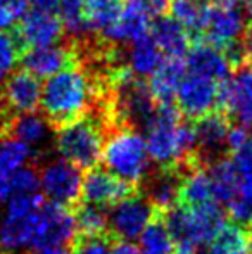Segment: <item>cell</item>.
Segmentation results:
<instances>
[{
	"instance_id": "e0dca14e",
	"label": "cell",
	"mask_w": 252,
	"mask_h": 254,
	"mask_svg": "<svg viewBox=\"0 0 252 254\" xmlns=\"http://www.w3.org/2000/svg\"><path fill=\"white\" fill-rule=\"evenodd\" d=\"M183 61H185L187 73L211 78L218 83H223L230 76V69H232L226 54L207 42H199L194 47H190Z\"/></svg>"
},
{
	"instance_id": "d4e9b609",
	"label": "cell",
	"mask_w": 252,
	"mask_h": 254,
	"mask_svg": "<svg viewBox=\"0 0 252 254\" xmlns=\"http://www.w3.org/2000/svg\"><path fill=\"white\" fill-rule=\"evenodd\" d=\"M140 254H175L176 239L166 225L164 218H152L138 237Z\"/></svg>"
},
{
	"instance_id": "8992f818",
	"label": "cell",
	"mask_w": 252,
	"mask_h": 254,
	"mask_svg": "<svg viewBox=\"0 0 252 254\" xmlns=\"http://www.w3.org/2000/svg\"><path fill=\"white\" fill-rule=\"evenodd\" d=\"M164 221L171 230L173 237L182 246L201 248L211 244L212 239L225 225V216L219 204H205V206H175L164 213Z\"/></svg>"
},
{
	"instance_id": "7402d4cb",
	"label": "cell",
	"mask_w": 252,
	"mask_h": 254,
	"mask_svg": "<svg viewBox=\"0 0 252 254\" xmlns=\"http://www.w3.org/2000/svg\"><path fill=\"white\" fill-rule=\"evenodd\" d=\"M185 61L176 57H166L159 67L149 76V90L157 104H173L176 92L185 76Z\"/></svg>"
},
{
	"instance_id": "60d3db41",
	"label": "cell",
	"mask_w": 252,
	"mask_h": 254,
	"mask_svg": "<svg viewBox=\"0 0 252 254\" xmlns=\"http://www.w3.org/2000/svg\"><path fill=\"white\" fill-rule=\"evenodd\" d=\"M175 254H197V253H195V248H190V246H180V249H176Z\"/></svg>"
},
{
	"instance_id": "d6986e66",
	"label": "cell",
	"mask_w": 252,
	"mask_h": 254,
	"mask_svg": "<svg viewBox=\"0 0 252 254\" xmlns=\"http://www.w3.org/2000/svg\"><path fill=\"white\" fill-rule=\"evenodd\" d=\"M214 189H212L211 175L207 168L202 166L199 161H194L185 166V173L180 182V202L182 206H205L214 204ZM218 204V202H216Z\"/></svg>"
},
{
	"instance_id": "30bf717a",
	"label": "cell",
	"mask_w": 252,
	"mask_h": 254,
	"mask_svg": "<svg viewBox=\"0 0 252 254\" xmlns=\"http://www.w3.org/2000/svg\"><path fill=\"white\" fill-rule=\"evenodd\" d=\"M155 216L154 207L145 195L130 194L119 202L112 204L107 213L109 230L118 241H135L140 237L144 228Z\"/></svg>"
},
{
	"instance_id": "d590c367",
	"label": "cell",
	"mask_w": 252,
	"mask_h": 254,
	"mask_svg": "<svg viewBox=\"0 0 252 254\" xmlns=\"http://www.w3.org/2000/svg\"><path fill=\"white\" fill-rule=\"evenodd\" d=\"M16 19H17V16L12 12V9L7 5L5 0H0V31H2L3 28L10 26Z\"/></svg>"
},
{
	"instance_id": "8fae6325",
	"label": "cell",
	"mask_w": 252,
	"mask_h": 254,
	"mask_svg": "<svg viewBox=\"0 0 252 254\" xmlns=\"http://www.w3.org/2000/svg\"><path fill=\"white\" fill-rule=\"evenodd\" d=\"M219 87L221 83L211 78L185 73L175 97L178 111L192 120H199L212 113L219 104Z\"/></svg>"
},
{
	"instance_id": "ba28073f",
	"label": "cell",
	"mask_w": 252,
	"mask_h": 254,
	"mask_svg": "<svg viewBox=\"0 0 252 254\" xmlns=\"http://www.w3.org/2000/svg\"><path fill=\"white\" fill-rule=\"evenodd\" d=\"M40 173V190L49 202L74 206L80 202L83 190V173L69 161L52 159L44 164Z\"/></svg>"
},
{
	"instance_id": "f1b7e54d",
	"label": "cell",
	"mask_w": 252,
	"mask_h": 254,
	"mask_svg": "<svg viewBox=\"0 0 252 254\" xmlns=\"http://www.w3.org/2000/svg\"><path fill=\"white\" fill-rule=\"evenodd\" d=\"M247 234L242 225H223L211 242V249L218 254H239L246 251Z\"/></svg>"
},
{
	"instance_id": "ac0fdd59",
	"label": "cell",
	"mask_w": 252,
	"mask_h": 254,
	"mask_svg": "<svg viewBox=\"0 0 252 254\" xmlns=\"http://www.w3.org/2000/svg\"><path fill=\"white\" fill-rule=\"evenodd\" d=\"M180 182L182 175L176 168H161V171L145 178V199L155 213H168L180 202Z\"/></svg>"
},
{
	"instance_id": "4dcf8cb0",
	"label": "cell",
	"mask_w": 252,
	"mask_h": 254,
	"mask_svg": "<svg viewBox=\"0 0 252 254\" xmlns=\"http://www.w3.org/2000/svg\"><path fill=\"white\" fill-rule=\"evenodd\" d=\"M23 47L14 33L0 31V83L7 80L19 63Z\"/></svg>"
},
{
	"instance_id": "5bb4252c",
	"label": "cell",
	"mask_w": 252,
	"mask_h": 254,
	"mask_svg": "<svg viewBox=\"0 0 252 254\" xmlns=\"http://www.w3.org/2000/svg\"><path fill=\"white\" fill-rule=\"evenodd\" d=\"M230 121L221 113H209L199 118L194 127L195 133V156L201 161H216L228 149Z\"/></svg>"
},
{
	"instance_id": "f546056e",
	"label": "cell",
	"mask_w": 252,
	"mask_h": 254,
	"mask_svg": "<svg viewBox=\"0 0 252 254\" xmlns=\"http://www.w3.org/2000/svg\"><path fill=\"white\" fill-rule=\"evenodd\" d=\"M87 0H57L59 14L64 24V30L74 38L83 40L88 33L83 19V5Z\"/></svg>"
},
{
	"instance_id": "7c38bea8",
	"label": "cell",
	"mask_w": 252,
	"mask_h": 254,
	"mask_svg": "<svg viewBox=\"0 0 252 254\" xmlns=\"http://www.w3.org/2000/svg\"><path fill=\"white\" fill-rule=\"evenodd\" d=\"M219 106L244 125L252 123V64H240L219 87Z\"/></svg>"
},
{
	"instance_id": "484cf974",
	"label": "cell",
	"mask_w": 252,
	"mask_h": 254,
	"mask_svg": "<svg viewBox=\"0 0 252 254\" xmlns=\"http://www.w3.org/2000/svg\"><path fill=\"white\" fill-rule=\"evenodd\" d=\"M171 17L178 21L190 35H202L207 3L202 0H171Z\"/></svg>"
},
{
	"instance_id": "74e56055",
	"label": "cell",
	"mask_w": 252,
	"mask_h": 254,
	"mask_svg": "<svg viewBox=\"0 0 252 254\" xmlns=\"http://www.w3.org/2000/svg\"><path fill=\"white\" fill-rule=\"evenodd\" d=\"M240 45H242L244 57L252 64V26L249 30L244 31V37H242V40H240Z\"/></svg>"
},
{
	"instance_id": "ab89813d",
	"label": "cell",
	"mask_w": 252,
	"mask_h": 254,
	"mask_svg": "<svg viewBox=\"0 0 252 254\" xmlns=\"http://www.w3.org/2000/svg\"><path fill=\"white\" fill-rule=\"evenodd\" d=\"M244 12H246V19H249L252 24V0H246V3H244Z\"/></svg>"
},
{
	"instance_id": "ee69618b",
	"label": "cell",
	"mask_w": 252,
	"mask_h": 254,
	"mask_svg": "<svg viewBox=\"0 0 252 254\" xmlns=\"http://www.w3.org/2000/svg\"><path fill=\"white\" fill-rule=\"evenodd\" d=\"M249 127H251V131H252V123H251V125H249Z\"/></svg>"
},
{
	"instance_id": "2e32d148",
	"label": "cell",
	"mask_w": 252,
	"mask_h": 254,
	"mask_svg": "<svg viewBox=\"0 0 252 254\" xmlns=\"http://www.w3.org/2000/svg\"><path fill=\"white\" fill-rule=\"evenodd\" d=\"M133 194V187L121 178L114 177L107 170L92 168L83 177V190L81 197L85 202L95 204L101 207H111L112 204Z\"/></svg>"
},
{
	"instance_id": "7bdbcfd3",
	"label": "cell",
	"mask_w": 252,
	"mask_h": 254,
	"mask_svg": "<svg viewBox=\"0 0 252 254\" xmlns=\"http://www.w3.org/2000/svg\"><path fill=\"white\" fill-rule=\"evenodd\" d=\"M239 254H252V253H246V251H242V253H239Z\"/></svg>"
},
{
	"instance_id": "1f68e13d",
	"label": "cell",
	"mask_w": 252,
	"mask_h": 254,
	"mask_svg": "<svg viewBox=\"0 0 252 254\" xmlns=\"http://www.w3.org/2000/svg\"><path fill=\"white\" fill-rule=\"evenodd\" d=\"M111 244L104 235L101 237H83L73 246V254H109Z\"/></svg>"
},
{
	"instance_id": "83f0119b",
	"label": "cell",
	"mask_w": 252,
	"mask_h": 254,
	"mask_svg": "<svg viewBox=\"0 0 252 254\" xmlns=\"http://www.w3.org/2000/svg\"><path fill=\"white\" fill-rule=\"evenodd\" d=\"M74 220H76L78 235H83V237H101L109 230L107 211L105 207L95 206V204H80L74 213Z\"/></svg>"
},
{
	"instance_id": "44dd1931",
	"label": "cell",
	"mask_w": 252,
	"mask_h": 254,
	"mask_svg": "<svg viewBox=\"0 0 252 254\" xmlns=\"http://www.w3.org/2000/svg\"><path fill=\"white\" fill-rule=\"evenodd\" d=\"M149 35L166 57L183 59L190 49L192 35L173 17L161 16L154 19Z\"/></svg>"
},
{
	"instance_id": "4fadbf2b",
	"label": "cell",
	"mask_w": 252,
	"mask_h": 254,
	"mask_svg": "<svg viewBox=\"0 0 252 254\" xmlns=\"http://www.w3.org/2000/svg\"><path fill=\"white\" fill-rule=\"evenodd\" d=\"M78 47L69 44H54L45 45V47H33L26 49L21 54V61L28 73L33 76L40 78H50L55 73L66 69L69 66L78 64Z\"/></svg>"
},
{
	"instance_id": "52a82bcc",
	"label": "cell",
	"mask_w": 252,
	"mask_h": 254,
	"mask_svg": "<svg viewBox=\"0 0 252 254\" xmlns=\"http://www.w3.org/2000/svg\"><path fill=\"white\" fill-rule=\"evenodd\" d=\"M246 21L242 0H212L205 9V24L201 37L225 52L240 44Z\"/></svg>"
},
{
	"instance_id": "ffe728a7",
	"label": "cell",
	"mask_w": 252,
	"mask_h": 254,
	"mask_svg": "<svg viewBox=\"0 0 252 254\" xmlns=\"http://www.w3.org/2000/svg\"><path fill=\"white\" fill-rule=\"evenodd\" d=\"M50 121L42 114H37L35 111L33 113L12 114L3 127V133L17 138L31 149L42 147L47 144L50 138Z\"/></svg>"
},
{
	"instance_id": "b9f144b4",
	"label": "cell",
	"mask_w": 252,
	"mask_h": 254,
	"mask_svg": "<svg viewBox=\"0 0 252 254\" xmlns=\"http://www.w3.org/2000/svg\"><path fill=\"white\" fill-rule=\"evenodd\" d=\"M247 242L251 244V249H252V230H251V234L247 235Z\"/></svg>"
},
{
	"instance_id": "7a4b0ae2",
	"label": "cell",
	"mask_w": 252,
	"mask_h": 254,
	"mask_svg": "<svg viewBox=\"0 0 252 254\" xmlns=\"http://www.w3.org/2000/svg\"><path fill=\"white\" fill-rule=\"evenodd\" d=\"M101 90H104V87H99L95 73L83 69L80 64L66 67L47 78L45 85H42L40 106L44 116L52 127L69 123L87 114Z\"/></svg>"
},
{
	"instance_id": "8d00e7d4",
	"label": "cell",
	"mask_w": 252,
	"mask_h": 254,
	"mask_svg": "<svg viewBox=\"0 0 252 254\" xmlns=\"http://www.w3.org/2000/svg\"><path fill=\"white\" fill-rule=\"evenodd\" d=\"M109 254H140V251H138V246L131 244L130 241H118L111 246Z\"/></svg>"
},
{
	"instance_id": "5b68a950",
	"label": "cell",
	"mask_w": 252,
	"mask_h": 254,
	"mask_svg": "<svg viewBox=\"0 0 252 254\" xmlns=\"http://www.w3.org/2000/svg\"><path fill=\"white\" fill-rule=\"evenodd\" d=\"M45 197L40 192L12 195L0 214V253L17 254L30 249Z\"/></svg>"
},
{
	"instance_id": "603a6c76",
	"label": "cell",
	"mask_w": 252,
	"mask_h": 254,
	"mask_svg": "<svg viewBox=\"0 0 252 254\" xmlns=\"http://www.w3.org/2000/svg\"><path fill=\"white\" fill-rule=\"evenodd\" d=\"M164 56L159 51L155 42L152 40L151 35L138 38V40L131 42L130 49L126 54V67L138 78L151 76L159 64L162 63Z\"/></svg>"
},
{
	"instance_id": "e575fe53",
	"label": "cell",
	"mask_w": 252,
	"mask_h": 254,
	"mask_svg": "<svg viewBox=\"0 0 252 254\" xmlns=\"http://www.w3.org/2000/svg\"><path fill=\"white\" fill-rule=\"evenodd\" d=\"M14 195L12 175H0V207Z\"/></svg>"
},
{
	"instance_id": "9a60e30c",
	"label": "cell",
	"mask_w": 252,
	"mask_h": 254,
	"mask_svg": "<svg viewBox=\"0 0 252 254\" xmlns=\"http://www.w3.org/2000/svg\"><path fill=\"white\" fill-rule=\"evenodd\" d=\"M2 107L12 114L33 113L42 101V85L37 76L26 69L12 73L0 88Z\"/></svg>"
},
{
	"instance_id": "4316f807",
	"label": "cell",
	"mask_w": 252,
	"mask_h": 254,
	"mask_svg": "<svg viewBox=\"0 0 252 254\" xmlns=\"http://www.w3.org/2000/svg\"><path fill=\"white\" fill-rule=\"evenodd\" d=\"M33 157V149L7 133L0 135V175H12Z\"/></svg>"
},
{
	"instance_id": "cb8c5ba5",
	"label": "cell",
	"mask_w": 252,
	"mask_h": 254,
	"mask_svg": "<svg viewBox=\"0 0 252 254\" xmlns=\"http://www.w3.org/2000/svg\"><path fill=\"white\" fill-rule=\"evenodd\" d=\"M125 0H87L83 5V19L88 33L104 37V33L118 21Z\"/></svg>"
},
{
	"instance_id": "6da1fadb",
	"label": "cell",
	"mask_w": 252,
	"mask_h": 254,
	"mask_svg": "<svg viewBox=\"0 0 252 254\" xmlns=\"http://www.w3.org/2000/svg\"><path fill=\"white\" fill-rule=\"evenodd\" d=\"M144 138L151 161L161 168H185L195 156V133L173 104H157L144 125Z\"/></svg>"
},
{
	"instance_id": "277c9868",
	"label": "cell",
	"mask_w": 252,
	"mask_h": 254,
	"mask_svg": "<svg viewBox=\"0 0 252 254\" xmlns=\"http://www.w3.org/2000/svg\"><path fill=\"white\" fill-rule=\"evenodd\" d=\"M104 142V127L101 120L92 114H83L69 123L61 125L54 138L59 156L80 170L97 168L102 161Z\"/></svg>"
},
{
	"instance_id": "d6a6232c",
	"label": "cell",
	"mask_w": 252,
	"mask_h": 254,
	"mask_svg": "<svg viewBox=\"0 0 252 254\" xmlns=\"http://www.w3.org/2000/svg\"><path fill=\"white\" fill-rule=\"evenodd\" d=\"M233 164L239 168L244 173H251L252 175V135L249 133V137L242 142L237 149H233Z\"/></svg>"
},
{
	"instance_id": "3957f363",
	"label": "cell",
	"mask_w": 252,
	"mask_h": 254,
	"mask_svg": "<svg viewBox=\"0 0 252 254\" xmlns=\"http://www.w3.org/2000/svg\"><path fill=\"white\" fill-rule=\"evenodd\" d=\"M102 161L105 170L131 187L142 185L151 175V156L144 133L138 128L118 125L104 142Z\"/></svg>"
},
{
	"instance_id": "836d02e7",
	"label": "cell",
	"mask_w": 252,
	"mask_h": 254,
	"mask_svg": "<svg viewBox=\"0 0 252 254\" xmlns=\"http://www.w3.org/2000/svg\"><path fill=\"white\" fill-rule=\"evenodd\" d=\"M131 2H135L142 10H145L152 19L161 17L169 7V0H131Z\"/></svg>"
},
{
	"instance_id": "f35d334b",
	"label": "cell",
	"mask_w": 252,
	"mask_h": 254,
	"mask_svg": "<svg viewBox=\"0 0 252 254\" xmlns=\"http://www.w3.org/2000/svg\"><path fill=\"white\" fill-rule=\"evenodd\" d=\"M5 2H7V5L12 9V12L17 16V19H19V17L28 10L31 0H5Z\"/></svg>"
},
{
	"instance_id": "9c48e42d",
	"label": "cell",
	"mask_w": 252,
	"mask_h": 254,
	"mask_svg": "<svg viewBox=\"0 0 252 254\" xmlns=\"http://www.w3.org/2000/svg\"><path fill=\"white\" fill-rule=\"evenodd\" d=\"M19 19L21 21L16 30V37L23 47V52L24 49L54 45L62 38L64 24L57 10L31 3V7Z\"/></svg>"
}]
</instances>
